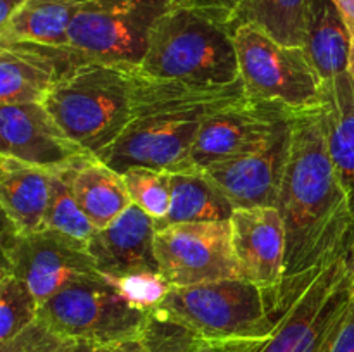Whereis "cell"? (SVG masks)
I'll return each mask as SVG.
<instances>
[{
	"label": "cell",
	"instance_id": "8d00e7d4",
	"mask_svg": "<svg viewBox=\"0 0 354 352\" xmlns=\"http://www.w3.org/2000/svg\"><path fill=\"white\" fill-rule=\"evenodd\" d=\"M348 72L353 79L354 85V33H351V48H349V66H348Z\"/></svg>",
	"mask_w": 354,
	"mask_h": 352
},
{
	"label": "cell",
	"instance_id": "ac0fdd59",
	"mask_svg": "<svg viewBox=\"0 0 354 352\" xmlns=\"http://www.w3.org/2000/svg\"><path fill=\"white\" fill-rule=\"evenodd\" d=\"M54 171L66 179L95 230L109 226L131 206L121 173L109 168L95 154L83 152Z\"/></svg>",
	"mask_w": 354,
	"mask_h": 352
},
{
	"label": "cell",
	"instance_id": "484cf974",
	"mask_svg": "<svg viewBox=\"0 0 354 352\" xmlns=\"http://www.w3.org/2000/svg\"><path fill=\"white\" fill-rule=\"evenodd\" d=\"M131 204L140 207L156 221V226L166 217L171 202V173L165 169L135 166L121 173Z\"/></svg>",
	"mask_w": 354,
	"mask_h": 352
},
{
	"label": "cell",
	"instance_id": "5bb4252c",
	"mask_svg": "<svg viewBox=\"0 0 354 352\" xmlns=\"http://www.w3.org/2000/svg\"><path fill=\"white\" fill-rule=\"evenodd\" d=\"M290 126L292 119L258 150L203 169L204 175L228 197L235 209L275 206L289 154Z\"/></svg>",
	"mask_w": 354,
	"mask_h": 352
},
{
	"label": "cell",
	"instance_id": "7a4b0ae2",
	"mask_svg": "<svg viewBox=\"0 0 354 352\" xmlns=\"http://www.w3.org/2000/svg\"><path fill=\"white\" fill-rule=\"evenodd\" d=\"M151 313L225 352H259L277 326L265 292L244 278L173 286Z\"/></svg>",
	"mask_w": 354,
	"mask_h": 352
},
{
	"label": "cell",
	"instance_id": "83f0119b",
	"mask_svg": "<svg viewBox=\"0 0 354 352\" xmlns=\"http://www.w3.org/2000/svg\"><path fill=\"white\" fill-rule=\"evenodd\" d=\"M104 280L130 306L145 313L156 309L173 289L171 283L159 271H135L120 276H104Z\"/></svg>",
	"mask_w": 354,
	"mask_h": 352
},
{
	"label": "cell",
	"instance_id": "8992f818",
	"mask_svg": "<svg viewBox=\"0 0 354 352\" xmlns=\"http://www.w3.org/2000/svg\"><path fill=\"white\" fill-rule=\"evenodd\" d=\"M232 37L249 99L273 100L292 110L324 104V83L303 48L286 47L252 24L234 28Z\"/></svg>",
	"mask_w": 354,
	"mask_h": 352
},
{
	"label": "cell",
	"instance_id": "3957f363",
	"mask_svg": "<svg viewBox=\"0 0 354 352\" xmlns=\"http://www.w3.org/2000/svg\"><path fill=\"white\" fill-rule=\"evenodd\" d=\"M41 104L69 140L97 155L133 117V69L83 62L62 76Z\"/></svg>",
	"mask_w": 354,
	"mask_h": 352
},
{
	"label": "cell",
	"instance_id": "ffe728a7",
	"mask_svg": "<svg viewBox=\"0 0 354 352\" xmlns=\"http://www.w3.org/2000/svg\"><path fill=\"white\" fill-rule=\"evenodd\" d=\"M351 33L334 0H310L306 52L322 83L330 85L348 78Z\"/></svg>",
	"mask_w": 354,
	"mask_h": 352
},
{
	"label": "cell",
	"instance_id": "cb8c5ba5",
	"mask_svg": "<svg viewBox=\"0 0 354 352\" xmlns=\"http://www.w3.org/2000/svg\"><path fill=\"white\" fill-rule=\"evenodd\" d=\"M310 0H242L228 21L230 30L252 24L286 47L306 43Z\"/></svg>",
	"mask_w": 354,
	"mask_h": 352
},
{
	"label": "cell",
	"instance_id": "ab89813d",
	"mask_svg": "<svg viewBox=\"0 0 354 352\" xmlns=\"http://www.w3.org/2000/svg\"><path fill=\"white\" fill-rule=\"evenodd\" d=\"M69 2H76V3H85V2H92V0H69Z\"/></svg>",
	"mask_w": 354,
	"mask_h": 352
},
{
	"label": "cell",
	"instance_id": "4dcf8cb0",
	"mask_svg": "<svg viewBox=\"0 0 354 352\" xmlns=\"http://www.w3.org/2000/svg\"><path fill=\"white\" fill-rule=\"evenodd\" d=\"M17 237H19V230L7 216L6 211L0 207V269L10 271V254H12Z\"/></svg>",
	"mask_w": 354,
	"mask_h": 352
},
{
	"label": "cell",
	"instance_id": "4fadbf2b",
	"mask_svg": "<svg viewBox=\"0 0 354 352\" xmlns=\"http://www.w3.org/2000/svg\"><path fill=\"white\" fill-rule=\"evenodd\" d=\"M230 228L232 247L241 276L265 292L273 316V304L282 286L286 262L282 216L275 206L235 209Z\"/></svg>",
	"mask_w": 354,
	"mask_h": 352
},
{
	"label": "cell",
	"instance_id": "30bf717a",
	"mask_svg": "<svg viewBox=\"0 0 354 352\" xmlns=\"http://www.w3.org/2000/svg\"><path fill=\"white\" fill-rule=\"evenodd\" d=\"M294 113L280 102L249 97L218 110L201 124L182 171H203L211 164L258 150L292 119Z\"/></svg>",
	"mask_w": 354,
	"mask_h": 352
},
{
	"label": "cell",
	"instance_id": "ba28073f",
	"mask_svg": "<svg viewBox=\"0 0 354 352\" xmlns=\"http://www.w3.org/2000/svg\"><path fill=\"white\" fill-rule=\"evenodd\" d=\"M351 306L342 254L322 269L287 307L259 352H330Z\"/></svg>",
	"mask_w": 354,
	"mask_h": 352
},
{
	"label": "cell",
	"instance_id": "f35d334b",
	"mask_svg": "<svg viewBox=\"0 0 354 352\" xmlns=\"http://www.w3.org/2000/svg\"><path fill=\"white\" fill-rule=\"evenodd\" d=\"M7 273H10V271H7V269H0V280H2Z\"/></svg>",
	"mask_w": 354,
	"mask_h": 352
},
{
	"label": "cell",
	"instance_id": "7c38bea8",
	"mask_svg": "<svg viewBox=\"0 0 354 352\" xmlns=\"http://www.w3.org/2000/svg\"><path fill=\"white\" fill-rule=\"evenodd\" d=\"M10 273L26 283L38 307L64 286L97 269L83 245L48 228L19 233L10 254Z\"/></svg>",
	"mask_w": 354,
	"mask_h": 352
},
{
	"label": "cell",
	"instance_id": "d590c367",
	"mask_svg": "<svg viewBox=\"0 0 354 352\" xmlns=\"http://www.w3.org/2000/svg\"><path fill=\"white\" fill-rule=\"evenodd\" d=\"M334 3L339 7L342 16H344L349 33H354V0H334Z\"/></svg>",
	"mask_w": 354,
	"mask_h": 352
},
{
	"label": "cell",
	"instance_id": "9c48e42d",
	"mask_svg": "<svg viewBox=\"0 0 354 352\" xmlns=\"http://www.w3.org/2000/svg\"><path fill=\"white\" fill-rule=\"evenodd\" d=\"M159 273L171 286L242 278L232 247L230 219L176 223L156 231Z\"/></svg>",
	"mask_w": 354,
	"mask_h": 352
},
{
	"label": "cell",
	"instance_id": "f1b7e54d",
	"mask_svg": "<svg viewBox=\"0 0 354 352\" xmlns=\"http://www.w3.org/2000/svg\"><path fill=\"white\" fill-rule=\"evenodd\" d=\"M75 345V340L54 333L37 320L17 337L2 342L0 352H73Z\"/></svg>",
	"mask_w": 354,
	"mask_h": 352
},
{
	"label": "cell",
	"instance_id": "e0dca14e",
	"mask_svg": "<svg viewBox=\"0 0 354 352\" xmlns=\"http://www.w3.org/2000/svg\"><path fill=\"white\" fill-rule=\"evenodd\" d=\"M158 226L149 214L131 204L109 226L97 230L86 251L99 275L120 276L135 271H159L154 254Z\"/></svg>",
	"mask_w": 354,
	"mask_h": 352
},
{
	"label": "cell",
	"instance_id": "d6986e66",
	"mask_svg": "<svg viewBox=\"0 0 354 352\" xmlns=\"http://www.w3.org/2000/svg\"><path fill=\"white\" fill-rule=\"evenodd\" d=\"M52 173L40 166L0 155V207L19 233L44 228Z\"/></svg>",
	"mask_w": 354,
	"mask_h": 352
},
{
	"label": "cell",
	"instance_id": "9a60e30c",
	"mask_svg": "<svg viewBox=\"0 0 354 352\" xmlns=\"http://www.w3.org/2000/svg\"><path fill=\"white\" fill-rule=\"evenodd\" d=\"M88 61L69 45L48 47L30 41H2L0 104H41L62 76Z\"/></svg>",
	"mask_w": 354,
	"mask_h": 352
},
{
	"label": "cell",
	"instance_id": "5b68a950",
	"mask_svg": "<svg viewBox=\"0 0 354 352\" xmlns=\"http://www.w3.org/2000/svg\"><path fill=\"white\" fill-rule=\"evenodd\" d=\"M38 321L75 342L127 345L144 338L149 313L130 306L99 273L76 280L38 307Z\"/></svg>",
	"mask_w": 354,
	"mask_h": 352
},
{
	"label": "cell",
	"instance_id": "603a6c76",
	"mask_svg": "<svg viewBox=\"0 0 354 352\" xmlns=\"http://www.w3.org/2000/svg\"><path fill=\"white\" fill-rule=\"evenodd\" d=\"M80 6L82 3L69 0H26L0 33V43L30 41L48 47H66L69 26Z\"/></svg>",
	"mask_w": 354,
	"mask_h": 352
},
{
	"label": "cell",
	"instance_id": "44dd1931",
	"mask_svg": "<svg viewBox=\"0 0 354 352\" xmlns=\"http://www.w3.org/2000/svg\"><path fill=\"white\" fill-rule=\"evenodd\" d=\"M325 140L354 213V85L351 76L324 86Z\"/></svg>",
	"mask_w": 354,
	"mask_h": 352
},
{
	"label": "cell",
	"instance_id": "d6a6232c",
	"mask_svg": "<svg viewBox=\"0 0 354 352\" xmlns=\"http://www.w3.org/2000/svg\"><path fill=\"white\" fill-rule=\"evenodd\" d=\"M133 344V342H131ZM128 345H95L88 342H76L73 352H127Z\"/></svg>",
	"mask_w": 354,
	"mask_h": 352
},
{
	"label": "cell",
	"instance_id": "1f68e13d",
	"mask_svg": "<svg viewBox=\"0 0 354 352\" xmlns=\"http://www.w3.org/2000/svg\"><path fill=\"white\" fill-rule=\"evenodd\" d=\"M330 352H354V302L332 344Z\"/></svg>",
	"mask_w": 354,
	"mask_h": 352
},
{
	"label": "cell",
	"instance_id": "60d3db41",
	"mask_svg": "<svg viewBox=\"0 0 354 352\" xmlns=\"http://www.w3.org/2000/svg\"><path fill=\"white\" fill-rule=\"evenodd\" d=\"M213 352H225V351H213Z\"/></svg>",
	"mask_w": 354,
	"mask_h": 352
},
{
	"label": "cell",
	"instance_id": "6da1fadb",
	"mask_svg": "<svg viewBox=\"0 0 354 352\" xmlns=\"http://www.w3.org/2000/svg\"><path fill=\"white\" fill-rule=\"evenodd\" d=\"M275 207L286 228L283 280L273 317L324 268L341 257L354 235V213L325 140L322 106L296 110Z\"/></svg>",
	"mask_w": 354,
	"mask_h": 352
},
{
	"label": "cell",
	"instance_id": "4316f807",
	"mask_svg": "<svg viewBox=\"0 0 354 352\" xmlns=\"http://www.w3.org/2000/svg\"><path fill=\"white\" fill-rule=\"evenodd\" d=\"M38 317V302L12 273L0 280V344L17 337Z\"/></svg>",
	"mask_w": 354,
	"mask_h": 352
},
{
	"label": "cell",
	"instance_id": "7402d4cb",
	"mask_svg": "<svg viewBox=\"0 0 354 352\" xmlns=\"http://www.w3.org/2000/svg\"><path fill=\"white\" fill-rule=\"evenodd\" d=\"M234 204L228 197L197 169L171 173V202L158 230L176 223H204L225 221L234 214Z\"/></svg>",
	"mask_w": 354,
	"mask_h": 352
},
{
	"label": "cell",
	"instance_id": "277c9868",
	"mask_svg": "<svg viewBox=\"0 0 354 352\" xmlns=\"http://www.w3.org/2000/svg\"><path fill=\"white\" fill-rule=\"evenodd\" d=\"M137 69L152 78L209 85L241 79L230 26L220 17L183 6L159 17Z\"/></svg>",
	"mask_w": 354,
	"mask_h": 352
},
{
	"label": "cell",
	"instance_id": "d4e9b609",
	"mask_svg": "<svg viewBox=\"0 0 354 352\" xmlns=\"http://www.w3.org/2000/svg\"><path fill=\"white\" fill-rule=\"evenodd\" d=\"M52 173L50 197L44 217V228L54 230L64 237L71 238L76 244L86 247L90 238L95 233V226L90 223L86 214L76 202L71 188L59 173Z\"/></svg>",
	"mask_w": 354,
	"mask_h": 352
},
{
	"label": "cell",
	"instance_id": "836d02e7",
	"mask_svg": "<svg viewBox=\"0 0 354 352\" xmlns=\"http://www.w3.org/2000/svg\"><path fill=\"white\" fill-rule=\"evenodd\" d=\"M26 0H0V33L3 31V28L7 26V23L10 21V17L14 16L17 9H19Z\"/></svg>",
	"mask_w": 354,
	"mask_h": 352
},
{
	"label": "cell",
	"instance_id": "52a82bcc",
	"mask_svg": "<svg viewBox=\"0 0 354 352\" xmlns=\"http://www.w3.org/2000/svg\"><path fill=\"white\" fill-rule=\"evenodd\" d=\"M176 0H92L80 6L68 45L90 61L135 69L144 61L149 37Z\"/></svg>",
	"mask_w": 354,
	"mask_h": 352
},
{
	"label": "cell",
	"instance_id": "8fae6325",
	"mask_svg": "<svg viewBox=\"0 0 354 352\" xmlns=\"http://www.w3.org/2000/svg\"><path fill=\"white\" fill-rule=\"evenodd\" d=\"M204 116H152L133 117L114 144L97 154L114 171L144 166L165 171H182Z\"/></svg>",
	"mask_w": 354,
	"mask_h": 352
},
{
	"label": "cell",
	"instance_id": "2e32d148",
	"mask_svg": "<svg viewBox=\"0 0 354 352\" xmlns=\"http://www.w3.org/2000/svg\"><path fill=\"white\" fill-rule=\"evenodd\" d=\"M83 152L62 133L44 104H0V155L54 171Z\"/></svg>",
	"mask_w": 354,
	"mask_h": 352
},
{
	"label": "cell",
	"instance_id": "f546056e",
	"mask_svg": "<svg viewBox=\"0 0 354 352\" xmlns=\"http://www.w3.org/2000/svg\"><path fill=\"white\" fill-rule=\"evenodd\" d=\"M241 2L242 0H176L178 6L204 10V12L211 14V16H216L220 19H223L227 24Z\"/></svg>",
	"mask_w": 354,
	"mask_h": 352
},
{
	"label": "cell",
	"instance_id": "e575fe53",
	"mask_svg": "<svg viewBox=\"0 0 354 352\" xmlns=\"http://www.w3.org/2000/svg\"><path fill=\"white\" fill-rule=\"evenodd\" d=\"M344 261L346 269H348V280H349V292H351V299L354 302V235L349 240L348 247L344 251Z\"/></svg>",
	"mask_w": 354,
	"mask_h": 352
},
{
	"label": "cell",
	"instance_id": "74e56055",
	"mask_svg": "<svg viewBox=\"0 0 354 352\" xmlns=\"http://www.w3.org/2000/svg\"><path fill=\"white\" fill-rule=\"evenodd\" d=\"M127 352H151V351H149L147 345L144 344V340H138V342H133V344L128 345Z\"/></svg>",
	"mask_w": 354,
	"mask_h": 352
}]
</instances>
